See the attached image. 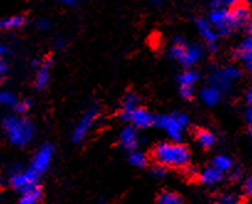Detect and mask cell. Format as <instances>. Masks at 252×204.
<instances>
[{
  "mask_svg": "<svg viewBox=\"0 0 252 204\" xmlns=\"http://www.w3.org/2000/svg\"><path fill=\"white\" fill-rule=\"evenodd\" d=\"M213 167H215V169L219 170L220 172L224 173V172L232 170L234 164H232V160L229 156H226V155H219V156H217L213 160Z\"/></svg>",
  "mask_w": 252,
  "mask_h": 204,
  "instance_id": "7402d4cb",
  "label": "cell"
},
{
  "mask_svg": "<svg viewBox=\"0 0 252 204\" xmlns=\"http://www.w3.org/2000/svg\"><path fill=\"white\" fill-rule=\"evenodd\" d=\"M237 204H240V203H237Z\"/></svg>",
  "mask_w": 252,
  "mask_h": 204,
  "instance_id": "ee69618b",
  "label": "cell"
},
{
  "mask_svg": "<svg viewBox=\"0 0 252 204\" xmlns=\"http://www.w3.org/2000/svg\"><path fill=\"white\" fill-rule=\"evenodd\" d=\"M155 118L156 116L152 115L149 110L144 108H137L136 110L132 111L127 118H126L125 121H130V123L134 124L136 128H149V126L154 125L155 124Z\"/></svg>",
  "mask_w": 252,
  "mask_h": 204,
  "instance_id": "9c48e42d",
  "label": "cell"
},
{
  "mask_svg": "<svg viewBox=\"0 0 252 204\" xmlns=\"http://www.w3.org/2000/svg\"><path fill=\"white\" fill-rule=\"evenodd\" d=\"M37 25H38V28H41V29H47V28H50V21L40 20L37 23Z\"/></svg>",
  "mask_w": 252,
  "mask_h": 204,
  "instance_id": "8d00e7d4",
  "label": "cell"
},
{
  "mask_svg": "<svg viewBox=\"0 0 252 204\" xmlns=\"http://www.w3.org/2000/svg\"><path fill=\"white\" fill-rule=\"evenodd\" d=\"M8 53H9L8 48H6L4 45H1V43H0V57H3V56L8 55Z\"/></svg>",
  "mask_w": 252,
  "mask_h": 204,
  "instance_id": "74e56055",
  "label": "cell"
},
{
  "mask_svg": "<svg viewBox=\"0 0 252 204\" xmlns=\"http://www.w3.org/2000/svg\"><path fill=\"white\" fill-rule=\"evenodd\" d=\"M129 162L136 167H145L147 162H149V160H147L146 155L142 154V152L132 151L129 156Z\"/></svg>",
  "mask_w": 252,
  "mask_h": 204,
  "instance_id": "d4e9b609",
  "label": "cell"
},
{
  "mask_svg": "<svg viewBox=\"0 0 252 204\" xmlns=\"http://www.w3.org/2000/svg\"><path fill=\"white\" fill-rule=\"evenodd\" d=\"M224 72L231 81H234V79L239 78L241 76V71H240L239 68L234 67V66H229V67L224 68Z\"/></svg>",
  "mask_w": 252,
  "mask_h": 204,
  "instance_id": "83f0119b",
  "label": "cell"
},
{
  "mask_svg": "<svg viewBox=\"0 0 252 204\" xmlns=\"http://www.w3.org/2000/svg\"><path fill=\"white\" fill-rule=\"evenodd\" d=\"M23 192V197L20 198L19 204H41L42 202V188L38 184L28 187Z\"/></svg>",
  "mask_w": 252,
  "mask_h": 204,
  "instance_id": "4fadbf2b",
  "label": "cell"
},
{
  "mask_svg": "<svg viewBox=\"0 0 252 204\" xmlns=\"http://www.w3.org/2000/svg\"><path fill=\"white\" fill-rule=\"evenodd\" d=\"M229 16L234 28L239 29L244 25H247L251 19V11L246 4L235 3L231 9H229Z\"/></svg>",
  "mask_w": 252,
  "mask_h": 204,
  "instance_id": "52a82bcc",
  "label": "cell"
},
{
  "mask_svg": "<svg viewBox=\"0 0 252 204\" xmlns=\"http://www.w3.org/2000/svg\"><path fill=\"white\" fill-rule=\"evenodd\" d=\"M120 144L129 151H134L139 145V135L134 126H126L120 134Z\"/></svg>",
  "mask_w": 252,
  "mask_h": 204,
  "instance_id": "7c38bea8",
  "label": "cell"
},
{
  "mask_svg": "<svg viewBox=\"0 0 252 204\" xmlns=\"http://www.w3.org/2000/svg\"><path fill=\"white\" fill-rule=\"evenodd\" d=\"M9 67L6 61L3 57H0V83H3V81L5 79L6 74H8Z\"/></svg>",
  "mask_w": 252,
  "mask_h": 204,
  "instance_id": "f546056e",
  "label": "cell"
},
{
  "mask_svg": "<svg viewBox=\"0 0 252 204\" xmlns=\"http://www.w3.org/2000/svg\"><path fill=\"white\" fill-rule=\"evenodd\" d=\"M151 172L156 177H164L166 176V167L162 166V165H156L155 167H152Z\"/></svg>",
  "mask_w": 252,
  "mask_h": 204,
  "instance_id": "1f68e13d",
  "label": "cell"
},
{
  "mask_svg": "<svg viewBox=\"0 0 252 204\" xmlns=\"http://www.w3.org/2000/svg\"><path fill=\"white\" fill-rule=\"evenodd\" d=\"M203 50L199 45H189L186 46V52H184L183 61H182V65H184L186 67L194 65L195 62L199 61V58L202 57Z\"/></svg>",
  "mask_w": 252,
  "mask_h": 204,
  "instance_id": "2e32d148",
  "label": "cell"
},
{
  "mask_svg": "<svg viewBox=\"0 0 252 204\" xmlns=\"http://www.w3.org/2000/svg\"><path fill=\"white\" fill-rule=\"evenodd\" d=\"M188 123L189 119L187 114H169V115H159L155 118L156 126L166 130L174 141L181 140L184 126L188 125Z\"/></svg>",
  "mask_w": 252,
  "mask_h": 204,
  "instance_id": "3957f363",
  "label": "cell"
},
{
  "mask_svg": "<svg viewBox=\"0 0 252 204\" xmlns=\"http://www.w3.org/2000/svg\"><path fill=\"white\" fill-rule=\"evenodd\" d=\"M51 66H52V58L50 56L43 58L42 63L40 66V69L37 72V76H36V81H35V86L36 88L42 91L47 87L48 82H50V69Z\"/></svg>",
  "mask_w": 252,
  "mask_h": 204,
  "instance_id": "8fae6325",
  "label": "cell"
},
{
  "mask_svg": "<svg viewBox=\"0 0 252 204\" xmlns=\"http://www.w3.org/2000/svg\"><path fill=\"white\" fill-rule=\"evenodd\" d=\"M250 4H251V5H252V0H251V1H250Z\"/></svg>",
  "mask_w": 252,
  "mask_h": 204,
  "instance_id": "7bdbcfd3",
  "label": "cell"
},
{
  "mask_svg": "<svg viewBox=\"0 0 252 204\" xmlns=\"http://www.w3.org/2000/svg\"><path fill=\"white\" fill-rule=\"evenodd\" d=\"M31 105H32V102L30 99H24L21 102H16L15 110L20 114H25L31 108Z\"/></svg>",
  "mask_w": 252,
  "mask_h": 204,
  "instance_id": "4316f807",
  "label": "cell"
},
{
  "mask_svg": "<svg viewBox=\"0 0 252 204\" xmlns=\"http://www.w3.org/2000/svg\"><path fill=\"white\" fill-rule=\"evenodd\" d=\"M200 98L208 105H215L219 103L220 98H221V92H219L214 87H207L200 92Z\"/></svg>",
  "mask_w": 252,
  "mask_h": 204,
  "instance_id": "ac0fdd59",
  "label": "cell"
},
{
  "mask_svg": "<svg viewBox=\"0 0 252 204\" xmlns=\"http://www.w3.org/2000/svg\"><path fill=\"white\" fill-rule=\"evenodd\" d=\"M25 25V18L21 15L9 16V18L0 19V30H11L19 29Z\"/></svg>",
  "mask_w": 252,
  "mask_h": 204,
  "instance_id": "d6986e66",
  "label": "cell"
},
{
  "mask_svg": "<svg viewBox=\"0 0 252 204\" xmlns=\"http://www.w3.org/2000/svg\"><path fill=\"white\" fill-rule=\"evenodd\" d=\"M244 192L247 194V196L251 197V198H252V174H251V176L247 177L246 181H245Z\"/></svg>",
  "mask_w": 252,
  "mask_h": 204,
  "instance_id": "d6a6232c",
  "label": "cell"
},
{
  "mask_svg": "<svg viewBox=\"0 0 252 204\" xmlns=\"http://www.w3.org/2000/svg\"><path fill=\"white\" fill-rule=\"evenodd\" d=\"M3 126L10 141L18 146L28 145L35 135V126L26 118L13 115L6 116L3 121Z\"/></svg>",
  "mask_w": 252,
  "mask_h": 204,
  "instance_id": "7a4b0ae2",
  "label": "cell"
},
{
  "mask_svg": "<svg viewBox=\"0 0 252 204\" xmlns=\"http://www.w3.org/2000/svg\"><path fill=\"white\" fill-rule=\"evenodd\" d=\"M219 203L220 204H237V198L231 193H227V194H222L219 199Z\"/></svg>",
  "mask_w": 252,
  "mask_h": 204,
  "instance_id": "f1b7e54d",
  "label": "cell"
},
{
  "mask_svg": "<svg viewBox=\"0 0 252 204\" xmlns=\"http://www.w3.org/2000/svg\"><path fill=\"white\" fill-rule=\"evenodd\" d=\"M210 87H214L219 92H227L231 88V79L226 76V73L224 72V69H220L217 71L215 73H213L209 78Z\"/></svg>",
  "mask_w": 252,
  "mask_h": 204,
  "instance_id": "9a60e30c",
  "label": "cell"
},
{
  "mask_svg": "<svg viewBox=\"0 0 252 204\" xmlns=\"http://www.w3.org/2000/svg\"><path fill=\"white\" fill-rule=\"evenodd\" d=\"M197 28L198 31L200 33V35L205 38V41L209 45V48L212 51H214L217 48V41H218V34L215 31H213L212 26H210L209 21H207L205 19H198L197 20Z\"/></svg>",
  "mask_w": 252,
  "mask_h": 204,
  "instance_id": "30bf717a",
  "label": "cell"
},
{
  "mask_svg": "<svg viewBox=\"0 0 252 204\" xmlns=\"http://www.w3.org/2000/svg\"><path fill=\"white\" fill-rule=\"evenodd\" d=\"M63 4H66V5L76 6V5H78V1H73V0H64V1H63Z\"/></svg>",
  "mask_w": 252,
  "mask_h": 204,
  "instance_id": "f35d334b",
  "label": "cell"
},
{
  "mask_svg": "<svg viewBox=\"0 0 252 204\" xmlns=\"http://www.w3.org/2000/svg\"><path fill=\"white\" fill-rule=\"evenodd\" d=\"M0 104H6V105H14L16 104V99L14 94L9 93V92L0 91Z\"/></svg>",
  "mask_w": 252,
  "mask_h": 204,
  "instance_id": "484cf974",
  "label": "cell"
},
{
  "mask_svg": "<svg viewBox=\"0 0 252 204\" xmlns=\"http://www.w3.org/2000/svg\"><path fill=\"white\" fill-rule=\"evenodd\" d=\"M246 120L249 123L250 128H252V108H249L246 110Z\"/></svg>",
  "mask_w": 252,
  "mask_h": 204,
  "instance_id": "e575fe53",
  "label": "cell"
},
{
  "mask_svg": "<svg viewBox=\"0 0 252 204\" xmlns=\"http://www.w3.org/2000/svg\"><path fill=\"white\" fill-rule=\"evenodd\" d=\"M246 26H247V31H249L250 36H252V16H251V19H250L249 23H247Z\"/></svg>",
  "mask_w": 252,
  "mask_h": 204,
  "instance_id": "ab89813d",
  "label": "cell"
},
{
  "mask_svg": "<svg viewBox=\"0 0 252 204\" xmlns=\"http://www.w3.org/2000/svg\"><path fill=\"white\" fill-rule=\"evenodd\" d=\"M158 204H183V199L174 192H162L157 199Z\"/></svg>",
  "mask_w": 252,
  "mask_h": 204,
  "instance_id": "603a6c76",
  "label": "cell"
},
{
  "mask_svg": "<svg viewBox=\"0 0 252 204\" xmlns=\"http://www.w3.org/2000/svg\"><path fill=\"white\" fill-rule=\"evenodd\" d=\"M98 118V109L96 108H91L86 114H84L83 118L79 120V123L77 124L76 129L73 131V141L79 142L84 139L88 134V131L91 130L92 125L95 121V119Z\"/></svg>",
  "mask_w": 252,
  "mask_h": 204,
  "instance_id": "5b68a950",
  "label": "cell"
},
{
  "mask_svg": "<svg viewBox=\"0 0 252 204\" xmlns=\"http://www.w3.org/2000/svg\"><path fill=\"white\" fill-rule=\"evenodd\" d=\"M222 172H220L219 170H217L215 167H208V169H205L204 171L200 173L199 176V179L202 183L204 184H214V183H218V182H220L222 179Z\"/></svg>",
  "mask_w": 252,
  "mask_h": 204,
  "instance_id": "e0dca14e",
  "label": "cell"
},
{
  "mask_svg": "<svg viewBox=\"0 0 252 204\" xmlns=\"http://www.w3.org/2000/svg\"><path fill=\"white\" fill-rule=\"evenodd\" d=\"M227 19H229V9H226L225 6H221V8L214 9L210 13L209 23L217 28V26L224 24Z\"/></svg>",
  "mask_w": 252,
  "mask_h": 204,
  "instance_id": "ffe728a7",
  "label": "cell"
},
{
  "mask_svg": "<svg viewBox=\"0 0 252 204\" xmlns=\"http://www.w3.org/2000/svg\"><path fill=\"white\" fill-rule=\"evenodd\" d=\"M241 177H242V170L240 169V167H235V169L231 171L230 178H231L232 181H239Z\"/></svg>",
  "mask_w": 252,
  "mask_h": 204,
  "instance_id": "836d02e7",
  "label": "cell"
},
{
  "mask_svg": "<svg viewBox=\"0 0 252 204\" xmlns=\"http://www.w3.org/2000/svg\"><path fill=\"white\" fill-rule=\"evenodd\" d=\"M53 155V146L50 144L42 145L40 150L36 152L35 157L32 160V164H31V169L35 170L38 173H42L46 170L48 169L51 164V160H52Z\"/></svg>",
  "mask_w": 252,
  "mask_h": 204,
  "instance_id": "8992f818",
  "label": "cell"
},
{
  "mask_svg": "<svg viewBox=\"0 0 252 204\" xmlns=\"http://www.w3.org/2000/svg\"><path fill=\"white\" fill-rule=\"evenodd\" d=\"M154 159L164 167H184L190 160L188 147L178 142H162L154 149Z\"/></svg>",
  "mask_w": 252,
  "mask_h": 204,
  "instance_id": "6da1fadb",
  "label": "cell"
},
{
  "mask_svg": "<svg viewBox=\"0 0 252 204\" xmlns=\"http://www.w3.org/2000/svg\"><path fill=\"white\" fill-rule=\"evenodd\" d=\"M199 74L194 71H186L184 73L179 74L178 82L181 87H193V84L198 81Z\"/></svg>",
  "mask_w": 252,
  "mask_h": 204,
  "instance_id": "cb8c5ba5",
  "label": "cell"
},
{
  "mask_svg": "<svg viewBox=\"0 0 252 204\" xmlns=\"http://www.w3.org/2000/svg\"><path fill=\"white\" fill-rule=\"evenodd\" d=\"M181 92V96L183 97L184 99L189 101V99L193 98V94H194V91H193V87H181L179 89Z\"/></svg>",
  "mask_w": 252,
  "mask_h": 204,
  "instance_id": "4dcf8cb0",
  "label": "cell"
},
{
  "mask_svg": "<svg viewBox=\"0 0 252 204\" xmlns=\"http://www.w3.org/2000/svg\"><path fill=\"white\" fill-rule=\"evenodd\" d=\"M234 55L237 60L244 63L247 71L252 73V36L242 40Z\"/></svg>",
  "mask_w": 252,
  "mask_h": 204,
  "instance_id": "ba28073f",
  "label": "cell"
},
{
  "mask_svg": "<svg viewBox=\"0 0 252 204\" xmlns=\"http://www.w3.org/2000/svg\"><path fill=\"white\" fill-rule=\"evenodd\" d=\"M38 178H40V173L30 167V169L26 170V171H20L18 172V173L11 174L10 183L15 189L24 191V189L28 188V187L37 184Z\"/></svg>",
  "mask_w": 252,
  "mask_h": 204,
  "instance_id": "277c9868",
  "label": "cell"
},
{
  "mask_svg": "<svg viewBox=\"0 0 252 204\" xmlns=\"http://www.w3.org/2000/svg\"><path fill=\"white\" fill-rule=\"evenodd\" d=\"M195 137H197L198 142L205 149L212 147L215 142L214 134L210 133L209 130H205V129H198L197 133H195Z\"/></svg>",
  "mask_w": 252,
  "mask_h": 204,
  "instance_id": "44dd1931",
  "label": "cell"
},
{
  "mask_svg": "<svg viewBox=\"0 0 252 204\" xmlns=\"http://www.w3.org/2000/svg\"><path fill=\"white\" fill-rule=\"evenodd\" d=\"M250 136H251V139H252V128H250Z\"/></svg>",
  "mask_w": 252,
  "mask_h": 204,
  "instance_id": "b9f144b4",
  "label": "cell"
},
{
  "mask_svg": "<svg viewBox=\"0 0 252 204\" xmlns=\"http://www.w3.org/2000/svg\"><path fill=\"white\" fill-rule=\"evenodd\" d=\"M63 43H64V42H63L62 40H58V41H56V45H58V47H62V46H63Z\"/></svg>",
  "mask_w": 252,
  "mask_h": 204,
  "instance_id": "60d3db41",
  "label": "cell"
},
{
  "mask_svg": "<svg viewBox=\"0 0 252 204\" xmlns=\"http://www.w3.org/2000/svg\"><path fill=\"white\" fill-rule=\"evenodd\" d=\"M140 104V99L139 97L136 96L132 92H129V93H126V96L124 97L123 101V106H121V113L120 116L123 120H126V118L132 113V111L136 110Z\"/></svg>",
  "mask_w": 252,
  "mask_h": 204,
  "instance_id": "5bb4252c",
  "label": "cell"
},
{
  "mask_svg": "<svg viewBox=\"0 0 252 204\" xmlns=\"http://www.w3.org/2000/svg\"><path fill=\"white\" fill-rule=\"evenodd\" d=\"M246 101H247V103L250 104V108H252V87L249 89V91H247Z\"/></svg>",
  "mask_w": 252,
  "mask_h": 204,
  "instance_id": "d590c367",
  "label": "cell"
}]
</instances>
